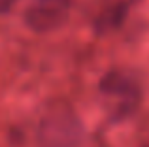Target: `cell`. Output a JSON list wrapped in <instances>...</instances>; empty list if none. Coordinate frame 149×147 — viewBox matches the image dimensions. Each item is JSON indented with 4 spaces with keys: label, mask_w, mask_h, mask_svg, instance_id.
<instances>
[{
    "label": "cell",
    "mask_w": 149,
    "mask_h": 147,
    "mask_svg": "<svg viewBox=\"0 0 149 147\" xmlns=\"http://www.w3.org/2000/svg\"><path fill=\"white\" fill-rule=\"evenodd\" d=\"M140 0H102L100 10L95 17V32L96 34H108L111 30L119 28L125 23L130 10Z\"/></svg>",
    "instance_id": "cell-4"
},
{
    "label": "cell",
    "mask_w": 149,
    "mask_h": 147,
    "mask_svg": "<svg viewBox=\"0 0 149 147\" xmlns=\"http://www.w3.org/2000/svg\"><path fill=\"white\" fill-rule=\"evenodd\" d=\"M100 96L109 106V117L113 123H123L138 111L142 102L140 81L130 72L109 70L98 83Z\"/></svg>",
    "instance_id": "cell-1"
},
{
    "label": "cell",
    "mask_w": 149,
    "mask_h": 147,
    "mask_svg": "<svg viewBox=\"0 0 149 147\" xmlns=\"http://www.w3.org/2000/svg\"><path fill=\"white\" fill-rule=\"evenodd\" d=\"M17 2H19V0H0V15L10 13V11L15 8V4H17Z\"/></svg>",
    "instance_id": "cell-5"
},
{
    "label": "cell",
    "mask_w": 149,
    "mask_h": 147,
    "mask_svg": "<svg viewBox=\"0 0 149 147\" xmlns=\"http://www.w3.org/2000/svg\"><path fill=\"white\" fill-rule=\"evenodd\" d=\"M79 125L72 113H55L44 119V145L45 147H72L77 141Z\"/></svg>",
    "instance_id": "cell-3"
},
{
    "label": "cell",
    "mask_w": 149,
    "mask_h": 147,
    "mask_svg": "<svg viewBox=\"0 0 149 147\" xmlns=\"http://www.w3.org/2000/svg\"><path fill=\"white\" fill-rule=\"evenodd\" d=\"M72 0H32L25 11V23L34 32H53L68 19Z\"/></svg>",
    "instance_id": "cell-2"
},
{
    "label": "cell",
    "mask_w": 149,
    "mask_h": 147,
    "mask_svg": "<svg viewBox=\"0 0 149 147\" xmlns=\"http://www.w3.org/2000/svg\"><path fill=\"white\" fill-rule=\"evenodd\" d=\"M143 147H149V141H147V144H146V145H143Z\"/></svg>",
    "instance_id": "cell-6"
}]
</instances>
